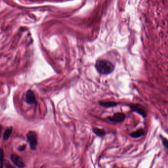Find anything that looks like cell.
<instances>
[{
    "mask_svg": "<svg viewBox=\"0 0 168 168\" xmlns=\"http://www.w3.org/2000/svg\"><path fill=\"white\" fill-rule=\"evenodd\" d=\"M2 125H0V137H1V132L2 130Z\"/></svg>",
    "mask_w": 168,
    "mask_h": 168,
    "instance_id": "14",
    "label": "cell"
},
{
    "mask_svg": "<svg viewBox=\"0 0 168 168\" xmlns=\"http://www.w3.org/2000/svg\"><path fill=\"white\" fill-rule=\"evenodd\" d=\"M160 138L161 139L162 142L163 146H164L166 149H168V142L167 139L165 138V137H163L161 135H160Z\"/></svg>",
    "mask_w": 168,
    "mask_h": 168,
    "instance_id": "12",
    "label": "cell"
},
{
    "mask_svg": "<svg viewBox=\"0 0 168 168\" xmlns=\"http://www.w3.org/2000/svg\"><path fill=\"white\" fill-rule=\"evenodd\" d=\"M99 104L101 107L106 108L115 107L118 105L116 102H112V101H108V102L100 101V102H99Z\"/></svg>",
    "mask_w": 168,
    "mask_h": 168,
    "instance_id": "7",
    "label": "cell"
},
{
    "mask_svg": "<svg viewBox=\"0 0 168 168\" xmlns=\"http://www.w3.org/2000/svg\"><path fill=\"white\" fill-rule=\"evenodd\" d=\"M13 128L12 127H9L5 129V132L4 135V139L5 141H7L12 134Z\"/></svg>",
    "mask_w": 168,
    "mask_h": 168,
    "instance_id": "10",
    "label": "cell"
},
{
    "mask_svg": "<svg viewBox=\"0 0 168 168\" xmlns=\"http://www.w3.org/2000/svg\"><path fill=\"white\" fill-rule=\"evenodd\" d=\"M26 102L30 105H37V102L34 92L29 90L26 94Z\"/></svg>",
    "mask_w": 168,
    "mask_h": 168,
    "instance_id": "5",
    "label": "cell"
},
{
    "mask_svg": "<svg viewBox=\"0 0 168 168\" xmlns=\"http://www.w3.org/2000/svg\"><path fill=\"white\" fill-rule=\"evenodd\" d=\"M95 67L97 71L103 75H108L112 73L115 69V66L112 63L105 59L97 60Z\"/></svg>",
    "mask_w": 168,
    "mask_h": 168,
    "instance_id": "1",
    "label": "cell"
},
{
    "mask_svg": "<svg viewBox=\"0 0 168 168\" xmlns=\"http://www.w3.org/2000/svg\"><path fill=\"white\" fill-rule=\"evenodd\" d=\"M126 115L123 112H115L111 116H108V119L111 122L118 123H121L125 120Z\"/></svg>",
    "mask_w": 168,
    "mask_h": 168,
    "instance_id": "4",
    "label": "cell"
},
{
    "mask_svg": "<svg viewBox=\"0 0 168 168\" xmlns=\"http://www.w3.org/2000/svg\"><path fill=\"white\" fill-rule=\"evenodd\" d=\"M26 146L25 145H24V146H20V147L19 148V151H23V150H25V149H26Z\"/></svg>",
    "mask_w": 168,
    "mask_h": 168,
    "instance_id": "13",
    "label": "cell"
},
{
    "mask_svg": "<svg viewBox=\"0 0 168 168\" xmlns=\"http://www.w3.org/2000/svg\"><path fill=\"white\" fill-rule=\"evenodd\" d=\"M4 151L2 149H0V168H3L4 164Z\"/></svg>",
    "mask_w": 168,
    "mask_h": 168,
    "instance_id": "11",
    "label": "cell"
},
{
    "mask_svg": "<svg viewBox=\"0 0 168 168\" xmlns=\"http://www.w3.org/2000/svg\"><path fill=\"white\" fill-rule=\"evenodd\" d=\"M92 131L98 137H102L106 135V132L105 130L98 128H93Z\"/></svg>",
    "mask_w": 168,
    "mask_h": 168,
    "instance_id": "9",
    "label": "cell"
},
{
    "mask_svg": "<svg viewBox=\"0 0 168 168\" xmlns=\"http://www.w3.org/2000/svg\"><path fill=\"white\" fill-rule=\"evenodd\" d=\"M145 134V132L144 130L142 129H139L131 133L130 137L133 138L137 139L139 138L140 137L143 136Z\"/></svg>",
    "mask_w": 168,
    "mask_h": 168,
    "instance_id": "8",
    "label": "cell"
},
{
    "mask_svg": "<svg viewBox=\"0 0 168 168\" xmlns=\"http://www.w3.org/2000/svg\"><path fill=\"white\" fill-rule=\"evenodd\" d=\"M128 107L130 108L132 111L136 112L139 115L146 118L147 116V111L145 107L139 104H130Z\"/></svg>",
    "mask_w": 168,
    "mask_h": 168,
    "instance_id": "2",
    "label": "cell"
},
{
    "mask_svg": "<svg viewBox=\"0 0 168 168\" xmlns=\"http://www.w3.org/2000/svg\"><path fill=\"white\" fill-rule=\"evenodd\" d=\"M11 159L13 164L19 168H24L26 166L25 163L22 161V158L17 155H11Z\"/></svg>",
    "mask_w": 168,
    "mask_h": 168,
    "instance_id": "6",
    "label": "cell"
},
{
    "mask_svg": "<svg viewBox=\"0 0 168 168\" xmlns=\"http://www.w3.org/2000/svg\"><path fill=\"white\" fill-rule=\"evenodd\" d=\"M27 138L31 149L32 150H36L38 145V135L37 133L35 131L28 132L27 134Z\"/></svg>",
    "mask_w": 168,
    "mask_h": 168,
    "instance_id": "3",
    "label": "cell"
}]
</instances>
